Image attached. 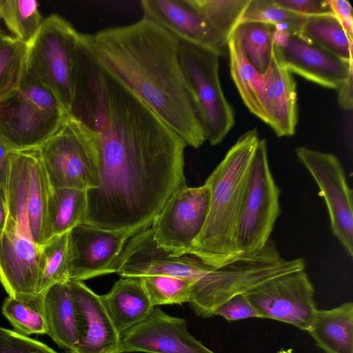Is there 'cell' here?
<instances>
[{
  "instance_id": "obj_1",
  "label": "cell",
  "mask_w": 353,
  "mask_h": 353,
  "mask_svg": "<svg viewBox=\"0 0 353 353\" xmlns=\"http://www.w3.org/2000/svg\"><path fill=\"white\" fill-rule=\"evenodd\" d=\"M73 82L68 115L86 134L99 174L98 188L87 192L82 224L132 237L187 186V145L87 48L76 55Z\"/></svg>"
},
{
  "instance_id": "obj_2",
  "label": "cell",
  "mask_w": 353,
  "mask_h": 353,
  "mask_svg": "<svg viewBox=\"0 0 353 353\" xmlns=\"http://www.w3.org/2000/svg\"><path fill=\"white\" fill-rule=\"evenodd\" d=\"M82 38L97 60L142 99L186 144L206 141L179 59V40L143 17Z\"/></svg>"
},
{
  "instance_id": "obj_3",
  "label": "cell",
  "mask_w": 353,
  "mask_h": 353,
  "mask_svg": "<svg viewBox=\"0 0 353 353\" xmlns=\"http://www.w3.org/2000/svg\"><path fill=\"white\" fill-rule=\"evenodd\" d=\"M259 140L256 128L242 134L205 182L210 189L209 212L188 254L212 267L222 266L239 256L236 244L238 221Z\"/></svg>"
},
{
  "instance_id": "obj_4",
  "label": "cell",
  "mask_w": 353,
  "mask_h": 353,
  "mask_svg": "<svg viewBox=\"0 0 353 353\" xmlns=\"http://www.w3.org/2000/svg\"><path fill=\"white\" fill-rule=\"evenodd\" d=\"M301 258L285 259L275 243L269 239L259 252L241 255L214 268L193 286L190 306L202 318L213 316L214 310L232 297L254 289L275 277L305 270Z\"/></svg>"
},
{
  "instance_id": "obj_5",
  "label": "cell",
  "mask_w": 353,
  "mask_h": 353,
  "mask_svg": "<svg viewBox=\"0 0 353 353\" xmlns=\"http://www.w3.org/2000/svg\"><path fill=\"white\" fill-rule=\"evenodd\" d=\"M50 188L39 149L10 151L6 185L8 223L40 248L50 239L47 207Z\"/></svg>"
},
{
  "instance_id": "obj_6",
  "label": "cell",
  "mask_w": 353,
  "mask_h": 353,
  "mask_svg": "<svg viewBox=\"0 0 353 353\" xmlns=\"http://www.w3.org/2000/svg\"><path fill=\"white\" fill-rule=\"evenodd\" d=\"M81 32L62 17L44 18L29 45L25 79L52 92L68 114L74 95L73 68Z\"/></svg>"
},
{
  "instance_id": "obj_7",
  "label": "cell",
  "mask_w": 353,
  "mask_h": 353,
  "mask_svg": "<svg viewBox=\"0 0 353 353\" xmlns=\"http://www.w3.org/2000/svg\"><path fill=\"white\" fill-rule=\"evenodd\" d=\"M219 57L210 49L179 40L181 68L205 140L212 145L220 143L235 123L221 84Z\"/></svg>"
},
{
  "instance_id": "obj_8",
  "label": "cell",
  "mask_w": 353,
  "mask_h": 353,
  "mask_svg": "<svg viewBox=\"0 0 353 353\" xmlns=\"http://www.w3.org/2000/svg\"><path fill=\"white\" fill-rule=\"evenodd\" d=\"M281 190L269 165L265 139H260L252 157L238 221L237 253L250 255L261 250L269 241L281 214Z\"/></svg>"
},
{
  "instance_id": "obj_9",
  "label": "cell",
  "mask_w": 353,
  "mask_h": 353,
  "mask_svg": "<svg viewBox=\"0 0 353 353\" xmlns=\"http://www.w3.org/2000/svg\"><path fill=\"white\" fill-rule=\"evenodd\" d=\"M39 150L51 188H98L99 170L87 135L68 114Z\"/></svg>"
},
{
  "instance_id": "obj_10",
  "label": "cell",
  "mask_w": 353,
  "mask_h": 353,
  "mask_svg": "<svg viewBox=\"0 0 353 353\" xmlns=\"http://www.w3.org/2000/svg\"><path fill=\"white\" fill-rule=\"evenodd\" d=\"M299 161L315 181L328 211L332 234L353 256V199L343 167L334 154L307 147L295 150Z\"/></svg>"
},
{
  "instance_id": "obj_11",
  "label": "cell",
  "mask_w": 353,
  "mask_h": 353,
  "mask_svg": "<svg viewBox=\"0 0 353 353\" xmlns=\"http://www.w3.org/2000/svg\"><path fill=\"white\" fill-rule=\"evenodd\" d=\"M67 115L19 89L0 101V140L11 151L40 149Z\"/></svg>"
},
{
  "instance_id": "obj_12",
  "label": "cell",
  "mask_w": 353,
  "mask_h": 353,
  "mask_svg": "<svg viewBox=\"0 0 353 353\" xmlns=\"http://www.w3.org/2000/svg\"><path fill=\"white\" fill-rule=\"evenodd\" d=\"M260 318L307 331L317 310L314 287L305 270L270 279L245 294Z\"/></svg>"
},
{
  "instance_id": "obj_13",
  "label": "cell",
  "mask_w": 353,
  "mask_h": 353,
  "mask_svg": "<svg viewBox=\"0 0 353 353\" xmlns=\"http://www.w3.org/2000/svg\"><path fill=\"white\" fill-rule=\"evenodd\" d=\"M210 202V189L205 183L185 186L174 194L150 227L157 244L174 253L188 254L203 228Z\"/></svg>"
},
{
  "instance_id": "obj_14",
  "label": "cell",
  "mask_w": 353,
  "mask_h": 353,
  "mask_svg": "<svg viewBox=\"0 0 353 353\" xmlns=\"http://www.w3.org/2000/svg\"><path fill=\"white\" fill-rule=\"evenodd\" d=\"M130 236L123 232L79 224L68 232L70 280L83 281L116 273V265Z\"/></svg>"
},
{
  "instance_id": "obj_15",
  "label": "cell",
  "mask_w": 353,
  "mask_h": 353,
  "mask_svg": "<svg viewBox=\"0 0 353 353\" xmlns=\"http://www.w3.org/2000/svg\"><path fill=\"white\" fill-rule=\"evenodd\" d=\"M215 353L188 331L186 321L154 307L140 323L119 334L117 353Z\"/></svg>"
},
{
  "instance_id": "obj_16",
  "label": "cell",
  "mask_w": 353,
  "mask_h": 353,
  "mask_svg": "<svg viewBox=\"0 0 353 353\" xmlns=\"http://www.w3.org/2000/svg\"><path fill=\"white\" fill-rule=\"evenodd\" d=\"M41 248L7 223L0 238V283L11 297L38 306Z\"/></svg>"
},
{
  "instance_id": "obj_17",
  "label": "cell",
  "mask_w": 353,
  "mask_h": 353,
  "mask_svg": "<svg viewBox=\"0 0 353 353\" xmlns=\"http://www.w3.org/2000/svg\"><path fill=\"white\" fill-rule=\"evenodd\" d=\"M143 17L179 40L210 49L220 57L228 52V39L205 18L191 0H142Z\"/></svg>"
},
{
  "instance_id": "obj_18",
  "label": "cell",
  "mask_w": 353,
  "mask_h": 353,
  "mask_svg": "<svg viewBox=\"0 0 353 353\" xmlns=\"http://www.w3.org/2000/svg\"><path fill=\"white\" fill-rule=\"evenodd\" d=\"M277 48V47H276ZM285 68L314 83L338 90L353 76V63L292 34L285 46L277 48Z\"/></svg>"
},
{
  "instance_id": "obj_19",
  "label": "cell",
  "mask_w": 353,
  "mask_h": 353,
  "mask_svg": "<svg viewBox=\"0 0 353 353\" xmlns=\"http://www.w3.org/2000/svg\"><path fill=\"white\" fill-rule=\"evenodd\" d=\"M39 309L47 324V334L68 353L79 343L81 312L69 281L56 283L39 295Z\"/></svg>"
},
{
  "instance_id": "obj_20",
  "label": "cell",
  "mask_w": 353,
  "mask_h": 353,
  "mask_svg": "<svg viewBox=\"0 0 353 353\" xmlns=\"http://www.w3.org/2000/svg\"><path fill=\"white\" fill-rule=\"evenodd\" d=\"M263 74L268 125L278 137H292L298 122L296 84L274 45L270 65Z\"/></svg>"
},
{
  "instance_id": "obj_21",
  "label": "cell",
  "mask_w": 353,
  "mask_h": 353,
  "mask_svg": "<svg viewBox=\"0 0 353 353\" xmlns=\"http://www.w3.org/2000/svg\"><path fill=\"white\" fill-rule=\"evenodd\" d=\"M81 311L80 340L74 353H117L119 333L100 296L83 281L69 280Z\"/></svg>"
},
{
  "instance_id": "obj_22",
  "label": "cell",
  "mask_w": 353,
  "mask_h": 353,
  "mask_svg": "<svg viewBox=\"0 0 353 353\" xmlns=\"http://www.w3.org/2000/svg\"><path fill=\"white\" fill-rule=\"evenodd\" d=\"M99 296L119 334L143 321L154 307L137 276L122 277Z\"/></svg>"
},
{
  "instance_id": "obj_23",
  "label": "cell",
  "mask_w": 353,
  "mask_h": 353,
  "mask_svg": "<svg viewBox=\"0 0 353 353\" xmlns=\"http://www.w3.org/2000/svg\"><path fill=\"white\" fill-rule=\"evenodd\" d=\"M228 54L231 77L249 111L268 125L263 74L249 62L234 32L228 40Z\"/></svg>"
},
{
  "instance_id": "obj_24",
  "label": "cell",
  "mask_w": 353,
  "mask_h": 353,
  "mask_svg": "<svg viewBox=\"0 0 353 353\" xmlns=\"http://www.w3.org/2000/svg\"><path fill=\"white\" fill-rule=\"evenodd\" d=\"M307 332L325 353H353V303L317 309Z\"/></svg>"
},
{
  "instance_id": "obj_25",
  "label": "cell",
  "mask_w": 353,
  "mask_h": 353,
  "mask_svg": "<svg viewBox=\"0 0 353 353\" xmlns=\"http://www.w3.org/2000/svg\"><path fill=\"white\" fill-rule=\"evenodd\" d=\"M88 208L87 192L72 188H50L47 207L50 239L82 224Z\"/></svg>"
},
{
  "instance_id": "obj_26",
  "label": "cell",
  "mask_w": 353,
  "mask_h": 353,
  "mask_svg": "<svg viewBox=\"0 0 353 353\" xmlns=\"http://www.w3.org/2000/svg\"><path fill=\"white\" fill-rule=\"evenodd\" d=\"M299 37L336 57L353 63L352 44L333 14L305 17Z\"/></svg>"
},
{
  "instance_id": "obj_27",
  "label": "cell",
  "mask_w": 353,
  "mask_h": 353,
  "mask_svg": "<svg viewBox=\"0 0 353 353\" xmlns=\"http://www.w3.org/2000/svg\"><path fill=\"white\" fill-rule=\"evenodd\" d=\"M29 45L12 36L0 40V101L23 84L26 72Z\"/></svg>"
},
{
  "instance_id": "obj_28",
  "label": "cell",
  "mask_w": 353,
  "mask_h": 353,
  "mask_svg": "<svg viewBox=\"0 0 353 353\" xmlns=\"http://www.w3.org/2000/svg\"><path fill=\"white\" fill-rule=\"evenodd\" d=\"M39 7L34 0H0V20L12 37L30 45L44 19Z\"/></svg>"
},
{
  "instance_id": "obj_29",
  "label": "cell",
  "mask_w": 353,
  "mask_h": 353,
  "mask_svg": "<svg viewBox=\"0 0 353 353\" xmlns=\"http://www.w3.org/2000/svg\"><path fill=\"white\" fill-rule=\"evenodd\" d=\"M272 29L273 26L263 23L248 21L239 23L233 32L249 62L262 74L267 71L272 59Z\"/></svg>"
},
{
  "instance_id": "obj_30",
  "label": "cell",
  "mask_w": 353,
  "mask_h": 353,
  "mask_svg": "<svg viewBox=\"0 0 353 353\" xmlns=\"http://www.w3.org/2000/svg\"><path fill=\"white\" fill-rule=\"evenodd\" d=\"M68 232L50 238L41 248L38 296L51 285L70 280Z\"/></svg>"
},
{
  "instance_id": "obj_31",
  "label": "cell",
  "mask_w": 353,
  "mask_h": 353,
  "mask_svg": "<svg viewBox=\"0 0 353 353\" xmlns=\"http://www.w3.org/2000/svg\"><path fill=\"white\" fill-rule=\"evenodd\" d=\"M154 307L189 303L195 279L166 275L140 276Z\"/></svg>"
},
{
  "instance_id": "obj_32",
  "label": "cell",
  "mask_w": 353,
  "mask_h": 353,
  "mask_svg": "<svg viewBox=\"0 0 353 353\" xmlns=\"http://www.w3.org/2000/svg\"><path fill=\"white\" fill-rule=\"evenodd\" d=\"M305 17L279 6L274 0H250L240 21H255L298 34Z\"/></svg>"
},
{
  "instance_id": "obj_33",
  "label": "cell",
  "mask_w": 353,
  "mask_h": 353,
  "mask_svg": "<svg viewBox=\"0 0 353 353\" xmlns=\"http://www.w3.org/2000/svg\"><path fill=\"white\" fill-rule=\"evenodd\" d=\"M250 0H191L210 24L228 40Z\"/></svg>"
},
{
  "instance_id": "obj_34",
  "label": "cell",
  "mask_w": 353,
  "mask_h": 353,
  "mask_svg": "<svg viewBox=\"0 0 353 353\" xmlns=\"http://www.w3.org/2000/svg\"><path fill=\"white\" fill-rule=\"evenodd\" d=\"M2 313L20 334H47V324L39 309L8 296L2 305Z\"/></svg>"
},
{
  "instance_id": "obj_35",
  "label": "cell",
  "mask_w": 353,
  "mask_h": 353,
  "mask_svg": "<svg viewBox=\"0 0 353 353\" xmlns=\"http://www.w3.org/2000/svg\"><path fill=\"white\" fill-rule=\"evenodd\" d=\"M0 353H58L46 344L0 327Z\"/></svg>"
},
{
  "instance_id": "obj_36",
  "label": "cell",
  "mask_w": 353,
  "mask_h": 353,
  "mask_svg": "<svg viewBox=\"0 0 353 353\" xmlns=\"http://www.w3.org/2000/svg\"><path fill=\"white\" fill-rule=\"evenodd\" d=\"M214 316H221L229 321L260 318L258 310L244 294H237L219 305L213 312Z\"/></svg>"
},
{
  "instance_id": "obj_37",
  "label": "cell",
  "mask_w": 353,
  "mask_h": 353,
  "mask_svg": "<svg viewBox=\"0 0 353 353\" xmlns=\"http://www.w3.org/2000/svg\"><path fill=\"white\" fill-rule=\"evenodd\" d=\"M274 1L279 6L305 17L333 14L327 0Z\"/></svg>"
},
{
  "instance_id": "obj_38",
  "label": "cell",
  "mask_w": 353,
  "mask_h": 353,
  "mask_svg": "<svg viewBox=\"0 0 353 353\" xmlns=\"http://www.w3.org/2000/svg\"><path fill=\"white\" fill-rule=\"evenodd\" d=\"M333 14L339 21L348 37L353 41L352 7L346 0H327Z\"/></svg>"
},
{
  "instance_id": "obj_39",
  "label": "cell",
  "mask_w": 353,
  "mask_h": 353,
  "mask_svg": "<svg viewBox=\"0 0 353 353\" xmlns=\"http://www.w3.org/2000/svg\"><path fill=\"white\" fill-rule=\"evenodd\" d=\"M353 76L350 77L338 90V104L345 111H350L353 108L352 85Z\"/></svg>"
},
{
  "instance_id": "obj_40",
  "label": "cell",
  "mask_w": 353,
  "mask_h": 353,
  "mask_svg": "<svg viewBox=\"0 0 353 353\" xmlns=\"http://www.w3.org/2000/svg\"><path fill=\"white\" fill-rule=\"evenodd\" d=\"M10 151L0 140V182L5 190L9 170Z\"/></svg>"
},
{
  "instance_id": "obj_41",
  "label": "cell",
  "mask_w": 353,
  "mask_h": 353,
  "mask_svg": "<svg viewBox=\"0 0 353 353\" xmlns=\"http://www.w3.org/2000/svg\"><path fill=\"white\" fill-rule=\"evenodd\" d=\"M8 220V200L5 188L0 182V238L4 234Z\"/></svg>"
},
{
  "instance_id": "obj_42",
  "label": "cell",
  "mask_w": 353,
  "mask_h": 353,
  "mask_svg": "<svg viewBox=\"0 0 353 353\" xmlns=\"http://www.w3.org/2000/svg\"><path fill=\"white\" fill-rule=\"evenodd\" d=\"M292 34L288 31L277 30L273 27L272 38L273 45L279 48H283L288 42Z\"/></svg>"
},
{
  "instance_id": "obj_43",
  "label": "cell",
  "mask_w": 353,
  "mask_h": 353,
  "mask_svg": "<svg viewBox=\"0 0 353 353\" xmlns=\"http://www.w3.org/2000/svg\"><path fill=\"white\" fill-rule=\"evenodd\" d=\"M4 34H3V32H1V29H0V40L1 39L2 37L3 36Z\"/></svg>"
}]
</instances>
